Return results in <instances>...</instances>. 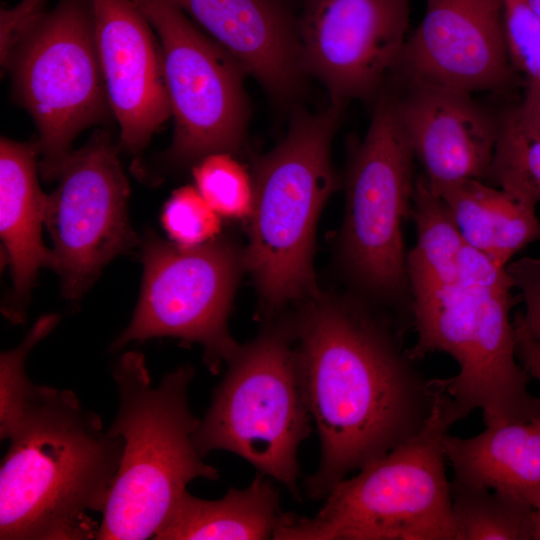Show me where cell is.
Masks as SVG:
<instances>
[{
    "instance_id": "7a4b0ae2",
    "label": "cell",
    "mask_w": 540,
    "mask_h": 540,
    "mask_svg": "<svg viewBox=\"0 0 540 540\" xmlns=\"http://www.w3.org/2000/svg\"><path fill=\"white\" fill-rule=\"evenodd\" d=\"M0 469L1 540H83L100 525L124 441L70 390L35 384Z\"/></svg>"
},
{
    "instance_id": "5bb4252c",
    "label": "cell",
    "mask_w": 540,
    "mask_h": 540,
    "mask_svg": "<svg viewBox=\"0 0 540 540\" xmlns=\"http://www.w3.org/2000/svg\"><path fill=\"white\" fill-rule=\"evenodd\" d=\"M395 71L405 84L472 95L510 91L517 74L508 55L504 0H426Z\"/></svg>"
},
{
    "instance_id": "277c9868",
    "label": "cell",
    "mask_w": 540,
    "mask_h": 540,
    "mask_svg": "<svg viewBox=\"0 0 540 540\" xmlns=\"http://www.w3.org/2000/svg\"><path fill=\"white\" fill-rule=\"evenodd\" d=\"M194 373L181 366L153 386L144 356L135 351L113 367L119 408L108 431L122 437L124 449L96 539L153 538L191 481L219 477L195 441L200 419L188 402Z\"/></svg>"
},
{
    "instance_id": "6da1fadb",
    "label": "cell",
    "mask_w": 540,
    "mask_h": 540,
    "mask_svg": "<svg viewBox=\"0 0 540 540\" xmlns=\"http://www.w3.org/2000/svg\"><path fill=\"white\" fill-rule=\"evenodd\" d=\"M289 317L296 363L321 456L305 481L314 500L425 426L444 379H430L404 350L400 329L361 299H307Z\"/></svg>"
},
{
    "instance_id": "d6986e66",
    "label": "cell",
    "mask_w": 540,
    "mask_h": 540,
    "mask_svg": "<svg viewBox=\"0 0 540 540\" xmlns=\"http://www.w3.org/2000/svg\"><path fill=\"white\" fill-rule=\"evenodd\" d=\"M443 450L453 479L504 492L540 509V417L489 424L470 438L447 433Z\"/></svg>"
},
{
    "instance_id": "d6a6232c",
    "label": "cell",
    "mask_w": 540,
    "mask_h": 540,
    "mask_svg": "<svg viewBox=\"0 0 540 540\" xmlns=\"http://www.w3.org/2000/svg\"><path fill=\"white\" fill-rule=\"evenodd\" d=\"M533 11L540 18V0H527Z\"/></svg>"
},
{
    "instance_id": "83f0119b",
    "label": "cell",
    "mask_w": 540,
    "mask_h": 540,
    "mask_svg": "<svg viewBox=\"0 0 540 540\" xmlns=\"http://www.w3.org/2000/svg\"><path fill=\"white\" fill-rule=\"evenodd\" d=\"M161 221L173 242L195 246L219 235L220 216L206 202L197 188L176 189L163 207Z\"/></svg>"
},
{
    "instance_id": "8fae6325",
    "label": "cell",
    "mask_w": 540,
    "mask_h": 540,
    "mask_svg": "<svg viewBox=\"0 0 540 540\" xmlns=\"http://www.w3.org/2000/svg\"><path fill=\"white\" fill-rule=\"evenodd\" d=\"M159 39L174 133L163 155L171 167L203 157L236 156L245 145L250 108L244 66L169 0H134Z\"/></svg>"
},
{
    "instance_id": "9a60e30c",
    "label": "cell",
    "mask_w": 540,
    "mask_h": 540,
    "mask_svg": "<svg viewBox=\"0 0 540 540\" xmlns=\"http://www.w3.org/2000/svg\"><path fill=\"white\" fill-rule=\"evenodd\" d=\"M90 3L119 147L137 154L172 116L161 45L134 0Z\"/></svg>"
},
{
    "instance_id": "8992f818",
    "label": "cell",
    "mask_w": 540,
    "mask_h": 540,
    "mask_svg": "<svg viewBox=\"0 0 540 540\" xmlns=\"http://www.w3.org/2000/svg\"><path fill=\"white\" fill-rule=\"evenodd\" d=\"M453 425L439 395L421 431L338 482L312 517L283 512L277 540H456L443 438Z\"/></svg>"
},
{
    "instance_id": "4dcf8cb0",
    "label": "cell",
    "mask_w": 540,
    "mask_h": 540,
    "mask_svg": "<svg viewBox=\"0 0 540 540\" xmlns=\"http://www.w3.org/2000/svg\"><path fill=\"white\" fill-rule=\"evenodd\" d=\"M517 359L525 372L540 383V342L525 327L519 312L513 318Z\"/></svg>"
},
{
    "instance_id": "5b68a950",
    "label": "cell",
    "mask_w": 540,
    "mask_h": 540,
    "mask_svg": "<svg viewBox=\"0 0 540 540\" xmlns=\"http://www.w3.org/2000/svg\"><path fill=\"white\" fill-rule=\"evenodd\" d=\"M341 110L297 111L285 137L254 162L244 266L269 319L290 302L321 294L314 240L320 212L338 184L331 144Z\"/></svg>"
},
{
    "instance_id": "7c38bea8",
    "label": "cell",
    "mask_w": 540,
    "mask_h": 540,
    "mask_svg": "<svg viewBox=\"0 0 540 540\" xmlns=\"http://www.w3.org/2000/svg\"><path fill=\"white\" fill-rule=\"evenodd\" d=\"M58 178L44 224L62 294L77 301L108 262L141 240L128 218L129 183L109 133L97 131L72 151Z\"/></svg>"
},
{
    "instance_id": "e0dca14e",
    "label": "cell",
    "mask_w": 540,
    "mask_h": 540,
    "mask_svg": "<svg viewBox=\"0 0 540 540\" xmlns=\"http://www.w3.org/2000/svg\"><path fill=\"white\" fill-rule=\"evenodd\" d=\"M230 52L276 100L297 97L306 75L294 20L280 0H169Z\"/></svg>"
},
{
    "instance_id": "7402d4cb",
    "label": "cell",
    "mask_w": 540,
    "mask_h": 540,
    "mask_svg": "<svg viewBox=\"0 0 540 540\" xmlns=\"http://www.w3.org/2000/svg\"><path fill=\"white\" fill-rule=\"evenodd\" d=\"M410 217L415 223L417 237L415 245L406 254V275L412 301L458 279L465 243L447 205L431 190L422 174L416 178Z\"/></svg>"
},
{
    "instance_id": "4fadbf2b",
    "label": "cell",
    "mask_w": 540,
    "mask_h": 540,
    "mask_svg": "<svg viewBox=\"0 0 540 540\" xmlns=\"http://www.w3.org/2000/svg\"><path fill=\"white\" fill-rule=\"evenodd\" d=\"M409 0H308L297 20L302 66L331 105L376 99L408 39Z\"/></svg>"
},
{
    "instance_id": "d4e9b609",
    "label": "cell",
    "mask_w": 540,
    "mask_h": 540,
    "mask_svg": "<svg viewBox=\"0 0 540 540\" xmlns=\"http://www.w3.org/2000/svg\"><path fill=\"white\" fill-rule=\"evenodd\" d=\"M488 179L526 204H540V136L521 127L514 106L500 115Z\"/></svg>"
},
{
    "instance_id": "ba28073f",
    "label": "cell",
    "mask_w": 540,
    "mask_h": 540,
    "mask_svg": "<svg viewBox=\"0 0 540 540\" xmlns=\"http://www.w3.org/2000/svg\"><path fill=\"white\" fill-rule=\"evenodd\" d=\"M1 64L36 124L39 171L55 180L78 134L112 112L90 0H59L18 37Z\"/></svg>"
},
{
    "instance_id": "cb8c5ba5",
    "label": "cell",
    "mask_w": 540,
    "mask_h": 540,
    "mask_svg": "<svg viewBox=\"0 0 540 540\" xmlns=\"http://www.w3.org/2000/svg\"><path fill=\"white\" fill-rule=\"evenodd\" d=\"M504 26L510 63L524 89L515 113L527 133L540 136V18L527 0H504Z\"/></svg>"
},
{
    "instance_id": "9c48e42d",
    "label": "cell",
    "mask_w": 540,
    "mask_h": 540,
    "mask_svg": "<svg viewBox=\"0 0 540 540\" xmlns=\"http://www.w3.org/2000/svg\"><path fill=\"white\" fill-rule=\"evenodd\" d=\"M414 159L395 95L380 93L347 167L340 252L360 291L389 305L410 296L403 222L411 215Z\"/></svg>"
},
{
    "instance_id": "4316f807",
    "label": "cell",
    "mask_w": 540,
    "mask_h": 540,
    "mask_svg": "<svg viewBox=\"0 0 540 540\" xmlns=\"http://www.w3.org/2000/svg\"><path fill=\"white\" fill-rule=\"evenodd\" d=\"M57 314L40 317L21 343L0 357V437L7 440L23 412L35 383L25 373V361L31 349L58 324Z\"/></svg>"
},
{
    "instance_id": "f546056e",
    "label": "cell",
    "mask_w": 540,
    "mask_h": 540,
    "mask_svg": "<svg viewBox=\"0 0 540 540\" xmlns=\"http://www.w3.org/2000/svg\"><path fill=\"white\" fill-rule=\"evenodd\" d=\"M46 0H21L12 8L0 12L1 62L9 54L18 37L43 13Z\"/></svg>"
},
{
    "instance_id": "484cf974",
    "label": "cell",
    "mask_w": 540,
    "mask_h": 540,
    "mask_svg": "<svg viewBox=\"0 0 540 540\" xmlns=\"http://www.w3.org/2000/svg\"><path fill=\"white\" fill-rule=\"evenodd\" d=\"M195 187L223 218H248L253 203L251 175L226 152L209 154L192 166Z\"/></svg>"
},
{
    "instance_id": "ffe728a7",
    "label": "cell",
    "mask_w": 540,
    "mask_h": 540,
    "mask_svg": "<svg viewBox=\"0 0 540 540\" xmlns=\"http://www.w3.org/2000/svg\"><path fill=\"white\" fill-rule=\"evenodd\" d=\"M282 514L273 479L258 472L247 487L230 488L218 500L201 499L187 490L152 539H273Z\"/></svg>"
},
{
    "instance_id": "44dd1931",
    "label": "cell",
    "mask_w": 540,
    "mask_h": 540,
    "mask_svg": "<svg viewBox=\"0 0 540 540\" xmlns=\"http://www.w3.org/2000/svg\"><path fill=\"white\" fill-rule=\"evenodd\" d=\"M447 205L465 245L506 268L513 257L540 241L536 207L480 179H468L437 193Z\"/></svg>"
},
{
    "instance_id": "2e32d148",
    "label": "cell",
    "mask_w": 540,
    "mask_h": 540,
    "mask_svg": "<svg viewBox=\"0 0 540 540\" xmlns=\"http://www.w3.org/2000/svg\"><path fill=\"white\" fill-rule=\"evenodd\" d=\"M395 96L401 123L423 177L435 193L468 179H488L500 116L472 94L428 85L406 84Z\"/></svg>"
},
{
    "instance_id": "603a6c76",
    "label": "cell",
    "mask_w": 540,
    "mask_h": 540,
    "mask_svg": "<svg viewBox=\"0 0 540 540\" xmlns=\"http://www.w3.org/2000/svg\"><path fill=\"white\" fill-rule=\"evenodd\" d=\"M456 540H533L535 508L504 492L450 482Z\"/></svg>"
},
{
    "instance_id": "52a82bcc",
    "label": "cell",
    "mask_w": 540,
    "mask_h": 540,
    "mask_svg": "<svg viewBox=\"0 0 540 540\" xmlns=\"http://www.w3.org/2000/svg\"><path fill=\"white\" fill-rule=\"evenodd\" d=\"M226 364L195 435L200 454H237L300 500L297 453L313 421L298 374L290 319H269Z\"/></svg>"
},
{
    "instance_id": "ac0fdd59",
    "label": "cell",
    "mask_w": 540,
    "mask_h": 540,
    "mask_svg": "<svg viewBox=\"0 0 540 540\" xmlns=\"http://www.w3.org/2000/svg\"><path fill=\"white\" fill-rule=\"evenodd\" d=\"M38 156L36 142L1 138L0 235L12 277V291L2 311L13 323L25 321L39 269L53 265L52 250L45 247L41 237L48 195L37 179Z\"/></svg>"
},
{
    "instance_id": "f1b7e54d",
    "label": "cell",
    "mask_w": 540,
    "mask_h": 540,
    "mask_svg": "<svg viewBox=\"0 0 540 540\" xmlns=\"http://www.w3.org/2000/svg\"><path fill=\"white\" fill-rule=\"evenodd\" d=\"M506 270L523 303L520 317L529 333L540 342V258L524 256L512 260Z\"/></svg>"
},
{
    "instance_id": "30bf717a",
    "label": "cell",
    "mask_w": 540,
    "mask_h": 540,
    "mask_svg": "<svg viewBox=\"0 0 540 540\" xmlns=\"http://www.w3.org/2000/svg\"><path fill=\"white\" fill-rule=\"evenodd\" d=\"M141 260L139 301L112 349L154 337H174L200 344L205 363L217 373L240 346L229 333L228 318L245 270L244 249L225 236L184 246L147 232L141 241Z\"/></svg>"
},
{
    "instance_id": "3957f363",
    "label": "cell",
    "mask_w": 540,
    "mask_h": 540,
    "mask_svg": "<svg viewBox=\"0 0 540 540\" xmlns=\"http://www.w3.org/2000/svg\"><path fill=\"white\" fill-rule=\"evenodd\" d=\"M506 268L465 245L458 279L410 308L417 334L413 360L443 352L458 364L444 378L451 421L480 409L485 425L540 417V397L528 389L529 375L516 356L511 312L519 296Z\"/></svg>"
},
{
    "instance_id": "1f68e13d",
    "label": "cell",
    "mask_w": 540,
    "mask_h": 540,
    "mask_svg": "<svg viewBox=\"0 0 540 540\" xmlns=\"http://www.w3.org/2000/svg\"><path fill=\"white\" fill-rule=\"evenodd\" d=\"M533 540H540V509H535L534 511Z\"/></svg>"
}]
</instances>
